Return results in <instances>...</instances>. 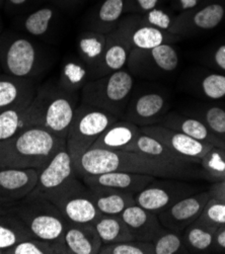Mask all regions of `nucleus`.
<instances>
[{"label": "nucleus", "mask_w": 225, "mask_h": 254, "mask_svg": "<svg viewBox=\"0 0 225 254\" xmlns=\"http://www.w3.org/2000/svg\"><path fill=\"white\" fill-rule=\"evenodd\" d=\"M6 212L17 216L34 234L44 240H64L68 221L52 201L43 197H24Z\"/></svg>", "instance_id": "5"}, {"label": "nucleus", "mask_w": 225, "mask_h": 254, "mask_svg": "<svg viewBox=\"0 0 225 254\" xmlns=\"http://www.w3.org/2000/svg\"><path fill=\"white\" fill-rule=\"evenodd\" d=\"M211 197L209 190L183 197L159 213L158 219L166 229L183 232L202 214Z\"/></svg>", "instance_id": "10"}, {"label": "nucleus", "mask_w": 225, "mask_h": 254, "mask_svg": "<svg viewBox=\"0 0 225 254\" xmlns=\"http://www.w3.org/2000/svg\"><path fill=\"white\" fill-rule=\"evenodd\" d=\"M38 179L36 168L0 169V197L10 201L27 197L37 186Z\"/></svg>", "instance_id": "16"}, {"label": "nucleus", "mask_w": 225, "mask_h": 254, "mask_svg": "<svg viewBox=\"0 0 225 254\" xmlns=\"http://www.w3.org/2000/svg\"><path fill=\"white\" fill-rule=\"evenodd\" d=\"M59 15L60 9L49 2L33 12L15 17V24L19 30L31 37L47 38L56 29Z\"/></svg>", "instance_id": "21"}, {"label": "nucleus", "mask_w": 225, "mask_h": 254, "mask_svg": "<svg viewBox=\"0 0 225 254\" xmlns=\"http://www.w3.org/2000/svg\"><path fill=\"white\" fill-rule=\"evenodd\" d=\"M15 201H10L5 198L0 197V214H3L7 211V209L12 206Z\"/></svg>", "instance_id": "49"}, {"label": "nucleus", "mask_w": 225, "mask_h": 254, "mask_svg": "<svg viewBox=\"0 0 225 254\" xmlns=\"http://www.w3.org/2000/svg\"><path fill=\"white\" fill-rule=\"evenodd\" d=\"M32 238H36L27 225L17 216L5 212L0 214V250L7 248Z\"/></svg>", "instance_id": "30"}, {"label": "nucleus", "mask_w": 225, "mask_h": 254, "mask_svg": "<svg viewBox=\"0 0 225 254\" xmlns=\"http://www.w3.org/2000/svg\"><path fill=\"white\" fill-rule=\"evenodd\" d=\"M203 93L212 99H219L225 96V76L220 74H210L201 83Z\"/></svg>", "instance_id": "42"}, {"label": "nucleus", "mask_w": 225, "mask_h": 254, "mask_svg": "<svg viewBox=\"0 0 225 254\" xmlns=\"http://www.w3.org/2000/svg\"><path fill=\"white\" fill-rule=\"evenodd\" d=\"M127 2L129 6L135 10L148 12L155 8L158 0H128Z\"/></svg>", "instance_id": "44"}, {"label": "nucleus", "mask_w": 225, "mask_h": 254, "mask_svg": "<svg viewBox=\"0 0 225 254\" xmlns=\"http://www.w3.org/2000/svg\"><path fill=\"white\" fill-rule=\"evenodd\" d=\"M158 125L184 133L198 141L225 148V141L213 134L201 120L171 114L161 118Z\"/></svg>", "instance_id": "24"}, {"label": "nucleus", "mask_w": 225, "mask_h": 254, "mask_svg": "<svg viewBox=\"0 0 225 254\" xmlns=\"http://www.w3.org/2000/svg\"><path fill=\"white\" fill-rule=\"evenodd\" d=\"M64 241L70 254H98L103 245L93 224L68 222Z\"/></svg>", "instance_id": "23"}, {"label": "nucleus", "mask_w": 225, "mask_h": 254, "mask_svg": "<svg viewBox=\"0 0 225 254\" xmlns=\"http://www.w3.org/2000/svg\"><path fill=\"white\" fill-rule=\"evenodd\" d=\"M198 0H181V4L184 9L193 8L197 5Z\"/></svg>", "instance_id": "50"}, {"label": "nucleus", "mask_w": 225, "mask_h": 254, "mask_svg": "<svg viewBox=\"0 0 225 254\" xmlns=\"http://www.w3.org/2000/svg\"><path fill=\"white\" fill-rule=\"evenodd\" d=\"M195 223L202 225L214 232L219 228L225 227V201L211 197Z\"/></svg>", "instance_id": "37"}, {"label": "nucleus", "mask_w": 225, "mask_h": 254, "mask_svg": "<svg viewBox=\"0 0 225 254\" xmlns=\"http://www.w3.org/2000/svg\"><path fill=\"white\" fill-rule=\"evenodd\" d=\"M134 80L130 72L119 70L89 80L81 89V105L99 109L122 118L133 91Z\"/></svg>", "instance_id": "4"}, {"label": "nucleus", "mask_w": 225, "mask_h": 254, "mask_svg": "<svg viewBox=\"0 0 225 254\" xmlns=\"http://www.w3.org/2000/svg\"><path fill=\"white\" fill-rule=\"evenodd\" d=\"M141 132L152 137L171 149L177 154L195 161H200L207 152L214 146L198 141L184 133L172 130L161 125L155 124L140 127Z\"/></svg>", "instance_id": "11"}, {"label": "nucleus", "mask_w": 225, "mask_h": 254, "mask_svg": "<svg viewBox=\"0 0 225 254\" xmlns=\"http://www.w3.org/2000/svg\"><path fill=\"white\" fill-rule=\"evenodd\" d=\"M80 0H49L50 3L54 4L60 10L68 11L71 10L75 4H77Z\"/></svg>", "instance_id": "47"}, {"label": "nucleus", "mask_w": 225, "mask_h": 254, "mask_svg": "<svg viewBox=\"0 0 225 254\" xmlns=\"http://www.w3.org/2000/svg\"><path fill=\"white\" fill-rule=\"evenodd\" d=\"M126 151L139 152V153L148 154L150 156H153V157H156L174 164H180V165L201 164L200 161L191 160L177 154L176 152H173L164 144L143 133Z\"/></svg>", "instance_id": "28"}, {"label": "nucleus", "mask_w": 225, "mask_h": 254, "mask_svg": "<svg viewBox=\"0 0 225 254\" xmlns=\"http://www.w3.org/2000/svg\"><path fill=\"white\" fill-rule=\"evenodd\" d=\"M37 96L42 109L43 128L66 140L78 107V94L61 88L57 82H48L39 87Z\"/></svg>", "instance_id": "7"}, {"label": "nucleus", "mask_w": 225, "mask_h": 254, "mask_svg": "<svg viewBox=\"0 0 225 254\" xmlns=\"http://www.w3.org/2000/svg\"><path fill=\"white\" fill-rule=\"evenodd\" d=\"M121 217L129 228L133 239L137 241L153 242L165 230L155 213L136 204L128 207Z\"/></svg>", "instance_id": "20"}, {"label": "nucleus", "mask_w": 225, "mask_h": 254, "mask_svg": "<svg viewBox=\"0 0 225 254\" xmlns=\"http://www.w3.org/2000/svg\"><path fill=\"white\" fill-rule=\"evenodd\" d=\"M1 71H2V69H1V65H0V73H1Z\"/></svg>", "instance_id": "54"}, {"label": "nucleus", "mask_w": 225, "mask_h": 254, "mask_svg": "<svg viewBox=\"0 0 225 254\" xmlns=\"http://www.w3.org/2000/svg\"><path fill=\"white\" fill-rule=\"evenodd\" d=\"M3 254H70V252L64 240L32 238L7 248Z\"/></svg>", "instance_id": "33"}, {"label": "nucleus", "mask_w": 225, "mask_h": 254, "mask_svg": "<svg viewBox=\"0 0 225 254\" xmlns=\"http://www.w3.org/2000/svg\"><path fill=\"white\" fill-rule=\"evenodd\" d=\"M3 34V21H2V17L0 15V37Z\"/></svg>", "instance_id": "51"}, {"label": "nucleus", "mask_w": 225, "mask_h": 254, "mask_svg": "<svg viewBox=\"0 0 225 254\" xmlns=\"http://www.w3.org/2000/svg\"><path fill=\"white\" fill-rule=\"evenodd\" d=\"M0 254H3V251H1V250H0Z\"/></svg>", "instance_id": "55"}, {"label": "nucleus", "mask_w": 225, "mask_h": 254, "mask_svg": "<svg viewBox=\"0 0 225 254\" xmlns=\"http://www.w3.org/2000/svg\"><path fill=\"white\" fill-rule=\"evenodd\" d=\"M156 179L157 177L147 174L111 171L101 174L84 175L80 180L87 187L111 188L135 194L153 183Z\"/></svg>", "instance_id": "17"}, {"label": "nucleus", "mask_w": 225, "mask_h": 254, "mask_svg": "<svg viewBox=\"0 0 225 254\" xmlns=\"http://www.w3.org/2000/svg\"><path fill=\"white\" fill-rule=\"evenodd\" d=\"M119 118L114 115L81 105L75 111L66 138V148L72 159L74 170L79 159L91 148L95 140Z\"/></svg>", "instance_id": "6"}, {"label": "nucleus", "mask_w": 225, "mask_h": 254, "mask_svg": "<svg viewBox=\"0 0 225 254\" xmlns=\"http://www.w3.org/2000/svg\"><path fill=\"white\" fill-rule=\"evenodd\" d=\"M94 226L103 244L134 240L121 215H103Z\"/></svg>", "instance_id": "32"}, {"label": "nucleus", "mask_w": 225, "mask_h": 254, "mask_svg": "<svg viewBox=\"0 0 225 254\" xmlns=\"http://www.w3.org/2000/svg\"><path fill=\"white\" fill-rule=\"evenodd\" d=\"M201 167L207 181L221 182L225 170V148L213 146L201 159Z\"/></svg>", "instance_id": "35"}, {"label": "nucleus", "mask_w": 225, "mask_h": 254, "mask_svg": "<svg viewBox=\"0 0 225 254\" xmlns=\"http://www.w3.org/2000/svg\"><path fill=\"white\" fill-rule=\"evenodd\" d=\"M202 121V120H201ZM210 131L217 137L225 141V111L218 108L212 107L206 110L203 114L202 121Z\"/></svg>", "instance_id": "41"}, {"label": "nucleus", "mask_w": 225, "mask_h": 254, "mask_svg": "<svg viewBox=\"0 0 225 254\" xmlns=\"http://www.w3.org/2000/svg\"><path fill=\"white\" fill-rule=\"evenodd\" d=\"M183 234L189 253H202L212 251L214 231L197 223L191 224Z\"/></svg>", "instance_id": "34"}, {"label": "nucleus", "mask_w": 225, "mask_h": 254, "mask_svg": "<svg viewBox=\"0 0 225 254\" xmlns=\"http://www.w3.org/2000/svg\"><path fill=\"white\" fill-rule=\"evenodd\" d=\"M66 147L63 140L42 127H34L0 142V169H44Z\"/></svg>", "instance_id": "2"}, {"label": "nucleus", "mask_w": 225, "mask_h": 254, "mask_svg": "<svg viewBox=\"0 0 225 254\" xmlns=\"http://www.w3.org/2000/svg\"><path fill=\"white\" fill-rule=\"evenodd\" d=\"M154 254L189 253L182 232L166 229L153 242Z\"/></svg>", "instance_id": "36"}, {"label": "nucleus", "mask_w": 225, "mask_h": 254, "mask_svg": "<svg viewBox=\"0 0 225 254\" xmlns=\"http://www.w3.org/2000/svg\"><path fill=\"white\" fill-rule=\"evenodd\" d=\"M125 0H104L90 17V31L105 35L113 32L124 12Z\"/></svg>", "instance_id": "29"}, {"label": "nucleus", "mask_w": 225, "mask_h": 254, "mask_svg": "<svg viewBox=\"0 0 225 254\" xmlns=\"http://www.w3.org/2000/svg\"><path fill=\"white\" fill-rule=\"evenodd\" d=\"M88 188L94 204L103 215H121L128 207L136 204L131 192L104 187Z\"/></svg>", "instance_id": "26"}, {"label": "nucleus", "mask_w": 225, "mask_h": 254, "mask_svg": "<svg viewBox=\"0 0 225 254\" xmlns=\"http://www.w3.org/2000/svg\"><path fill=\"white\" fill-rule=\"evenodd\" d=\"M107 45V35L88 31L82 33L77 40V49L80 59L89 67L91 79L102 64Z\"/></svg>", "instance_id": "27"}, {"label": "nucleus", "mask_w": 225, "mask_h": 254, "mask_svg": "<svg viewBox=\"0 0 225 254\" xmlns=\"http://www.w3.org/2000/svg\"><path fill=\"white\" fill-rule=\"evenodd\" d=\"M209 191H210L212 197L222 200V201H225V181L215 183L211 187Z\"/></svg>", "instance_id": "46"}, {"label": "nucleus", "mask_w": 225, "mask_h": 254, "mask_svg": "<svg viewBox=\"0 0 225 254\" xmlns=\"http://www.w3.org/2000/svg\"><path fill=\"white\" fill-rule=\"evenodd\" d=\"M142 134L140 127L127 120H118L99 136L91 148L126 151Z\"/></svg>", "instance_id": "22"}, {"label": "nucleus", "mask_w": 225, "mask_h": 254, "mask_svg": "<svg viewBox=\"0 0 225 254\" xmlns=\"http://www.w3.org/2000/svg\"><path fill=\"white\" fill-rule=\"evenodd\" d=\"M47 3L49 0H4L2 7L8 14L18 17L33 12Z\"/></svg>", "instance_id": "40"}, {"label": "nucleus", "mask_w": 225, "mask_h": 254, "mask_svg": "<svg viewBox=\"0 0 225 254\" xmlns=\"http://www.w3.org/2000/svg\"><path fill=\"white\" fill-rule=\"evenodd\" d=\"M165 98L158 92H144L130 98L124 119L139 127L155 125L164 113Z\"/></svg>", "instance_id": "19"}, {"label": "nucleus", "mask_w": 225, "mask_h": 254, "mask_svg": "<svg viewBox=\"0 0 225 254\" xmlns=\"http://www.w3.org/2000/svg\"><path fill=\"white\" fill-rule=\"evenodd\" d=\"M74 176L75 173L71 156L67 148L61 149L48 163V165L39 171L37 186L27 197L42 196L50 190H55Z\"/></svg>", "instance_id": "14"}, {"label": "nucleus", "mask_w": 225, "mask_h": 254, "mask_svg": "<svg viewBox=\"0 0 225 254\" xmlns=\"http://www.w3.org/2000/svg\"><path fill=\"white\" fill-rule=\"evenodd\" d=\"M212 251H225V227H221L214 232Z\"/></svg>", "instance_id": "45"}, {"label": "nucleus", "mask_w": 225, "mask_h": 254, "mask_svg": "<svg viewBox=\"0 0 225 254\" xmlns=\"http://www.w3.org/2000/svg\"><path fill=\"white\" fill-rule=\"evenodd\" d=\"M47 49L21 34L7 32L0 37V65L3 73L38 81L49 68Z\"/></svg>", "instance_id": "3"}, {"label": "nucleus", "mask_w": 225, "mask_h": 254, "mask_svg": "<svg viewBox=\"0 0 225 254\" xmlns=\"http://www.w3.org/2000/svg\"><path fill=\"white\" fill-rule=\"evenodd\" d=\"M223 181H225V170H224V173H223V175H222V180H221V182H223Z\"/></svg>", "instance_id": "53"}, {"label": "nucleus", "mask_w": 225, "mask_h": 254, "mask_svg": "<svg viewBox=\"0 0 225 254\" xmlns=\"http://www.w3.org/2000/svg\"><path fill=\"white\" fill-rule=\"evenodd\" d=\"M131 50L121 34L115 29L107 35V45L102 64L96 71L94 78L122 70L127 65Z\"/></svg>", "instance_id": "25"}, {"label": "nucleus", "mask_w": 225, "mask_h": 254, "mask_svg": "<svg viewBox=\"0 0 225 254\" xmlns=\"http://www.w3.org/2000/svg\"><path fill=\"white\" fill-rule=\"evenodd\" d=\"M89 67L81 60L72 58L62 65L57 84L70 92H78L90 80Z\"/></svg>", "instance_id": "31"}, {"label": "nucleus", "mask_w": 225, "mask_h": 254, "mask_svg": "<svg viewBox=\"0 0 225 254\" xmlns=\"http://www.w3.org/2000/svg\"><path fill=\"white\" fill-rule=\"evenodd\" d=\"M223 16V6L220 4H211L198 11L193 17V22L198 29L211 30L217 27Z\"/></svg>", "instance_id": "39"}, {"label": "nucleus", "mask_w": 225, "mask_h": 254, "mask_svg": "<svg viewBox=\"0 0 225 254\" xmlns=\"http://www.w3.org/2000/svg\"><path fill=\"white\" fill-rule=\"evenodd\" d=\"M192 187L183 184H160L156 180L134 194L136 205L156 215L183 197L193 194Z\"/></svg>", "instance_id": "12"}, {"label": "nucleus", "mask_w": 225, "mask_h": 254, "mask_svg": "<svg viewBox=\"0 0 225 254\" xmlns=\"http://www.w3.org/2000/svg\"><path fill=\"white\" fill-rule=\"evenodd\" d=\"M214 61L219 68L225 70V45L219 47L216 50L214 54Z\"/></svg>", "instance_id": "48"}, {"label": "nucleus", "mask_w": 225, "mask_h": 254, "mask_svg": "<svg viewBox=\"0 0 225 254\" xmlns=\"http://www.w3.org/2000/svg\"><path fill=\"white\" fill-rule=\"evenodd\" d=\"M116 30L126 41L130 50H149L159 45L166 44L164 33L145 23L136 16H128L122 19Z\"/></svg>", "instance_id": "15"}, {"label": "nucleus", "mask_w": 225, "mask_h": 254, "mask_svg": "<svg viewBox=\"0 0 225 254\" xmlns=\"http://www.w3.org/2000/svg\"><path fill=\"white\" fill-rule=\"evenodd\" d=\"M3 2H4V0H0V8L3 6Z\"/></svg>", "instance_id": "52"}, {"label": "nucleus", "mask_w": 225, "mask_h": 254, "mask_svg": "<svg viewBox=\"0 0 225 254\" xmlns=\"http://www.w3.org/2000/svg\"><path fill=\"white\" fill-rule=\"evenodd\" d=\"M34 127H42V109L37 95L27 109L7 110L0 113V142Z\"/></svg>", "instance_id": "18"}, {"label": "nucleus", "mask_w": 225, "mask_h": 254, "mask_svg": "<svg viewBox=\"0 0 225 254\" xmlns=\"http://www.w3.org/2000/svg\"><path fill=\"white\" fill-rule=\"evenodd\" d=\"M127 65L131 74L142 76L171 72L179 65V55L169 44H162L153 49L131 51Z\"/></svg>", "instance_id": "9"}, {"label": "nucleus", "mask_w": 225, "mask_h": 254, "mask_svg": "<svg viewBox=\"0 0 225 254\" xmlns=\"http://www.w3.org/2000/svg\"><path fill=\"white\" fill-rule=\"evenodd\" d=\"M39 87L36 80L0 73V113L29 108L37 95Z\"/></svg>", "instance_id": "13"}, {"label": "nucleus", "mask_w": 225, "mask_h": 254, "mask_svg": "<svg viewBox=\"0 0 225 254\" xmlns=\"http://www.w3.org/2000/svg\"><path fill=\"white\" fill-rule=\"evenodd\" d=\"M99 254H154L153 243L131 240L103 244Z\"/></svg>", "instance_id": "38"}, {"label": "nucleus", "mask_w": 225, "mask_h": 254, "mask_svg": "<svg viewBox=\"0 0 225 254\" xmlns=\"http://www.w3.org/2000/svg\"><path fill=\"white\" fill-rule=\"evenodd\" d=\"M74 176L42 196L52 201L69 223L94 225L103 214L94 204L89 188Z\"/></svg>", "instance_id": "8"}, {"label": "nucleus", "mask_w": 225, "mask_h": 254, "mask_svg": "<svg viewBox=\"0 0 225 254\" xmlns=\"http://www.w3.org/2000/svg\"><path fill=\"white\" fill-rule=\"evenodd\" d=\"M145 20L147 24L151 25L153 28H156L160 31H166L170 28V18L169 16L164 13L163 11L159 10V9H152L148 11Z\"/></svg>", "instance_id": "43"}, {"label": "nucleus", "mask_w": 225, "mask_h": 254, "mask_svg": "<svg viewBox=\"0 0 225 254\" xmlns=\"http://www.w3.org/2000/svg\"><path fill=\"white\" fill-rule=\"evenodd\" d=\"M111 171L147 174L167 180L205 179L201 164L180 165L139 152L96 148L88 149L75 168L79 179L84 175Z\"/></svg>", "instance_id": "1"}]
</instances>
